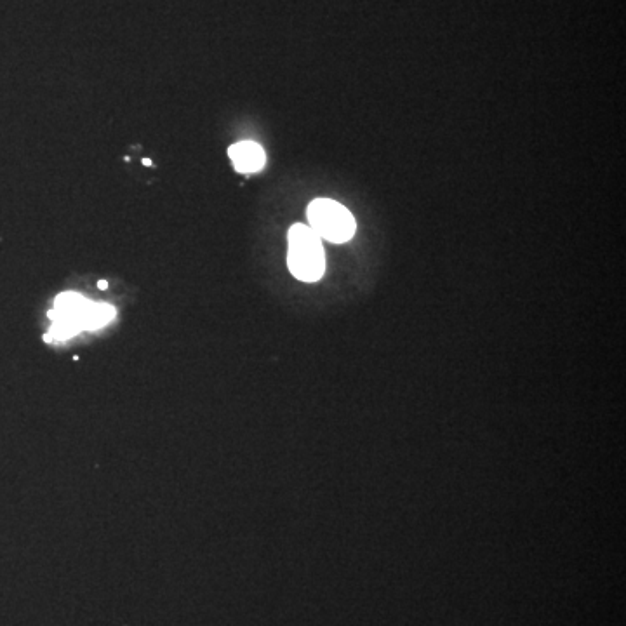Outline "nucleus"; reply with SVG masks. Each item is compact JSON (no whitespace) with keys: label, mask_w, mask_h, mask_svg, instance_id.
<instances>
[{"label":"nucleus","mask_w":626,"mask_h":626,"mask_svg":"<svg viewBox=\"0 0 626 626\" xmlns=\"http://www.w3.org/2000/svg\"><path fill=\"white\" fill-rule=\"evenodd\" d=\"M287 265L291 274L303 282H317L326 272V254L322 239L312 228L296 223L287 235Z\"/></svg>","instance_id":"obj_1"},{"label":"nucleus","mask_w":626,"mask_h":626,"mask_svg":"<svg viewBox=\"0 0 626 626\" xmlns=\"http://www.w3.org/2000/svg\"><path fill=\"white\" fill-rule=\"evenodd\" d=\"M228 157L234 162L235 169L239 173H256L261 171L265 162H267V155L265 150L254 143V141H240L235 143L232 147L228 148Z\"/></svg>","instance_id":"obj_3"},{"label":"nucleus","mask_w":626,"mask_h":626,"mask_svg":"<svg viewBox=\"0 0 626 626\" xmlns=\"http://www.w3.org/2000/svg\"><path fill=\"white\" fill-rule=\"evenodd\" d=\"M143 164H145V166H152V160L145 159V160H143Z\"/></svg>","instance_id":"obj_6"},{"label":"nucleus","mask_w":626,"mask_h":626,"mask_svg":"<svg viewBox=\"0 0 626 626\" xmlns=\"http://www.w3.org/2000/svg\"><path fill=\"white\" fill-rule=\"evenodd\" d=\"M310 228L320 239L333 244L348 242L355 235L357 223L347 207L331 199H315L308 206Z\"/></svg>","instance_id":"obj_2"},{"label":"nucleus","mask_w":626,"mask_h":626,"mask_svg":"<svg viewBox=\"0 0 626 626\" xmlns=\"http://www.w3.org/2000/svg\"><path fill=\"white\" fill-rule=\"evenodd\" d=\"M115 317V308L110 307L107 303H94L89 301L87 305L86 313H84V320H82V326L87 331H96L100 327L107 326L110 320Z\"/></svg>","instance_id":"obj_4"},{"label":"nucleus","mask_w":626,"mask_h":626,"mask_svg":"<svg viewBox=\"0 0 626 626\" xmlns=\"http://www.w3.org/2000/svg\"><path fill=\"white\" fill-rule=\"evenodd\" d=\"M107 282H105V280H100V282H98V287H100V289H107Z\"/></svg>","instance_id":"obj_5"}]
</instances>
